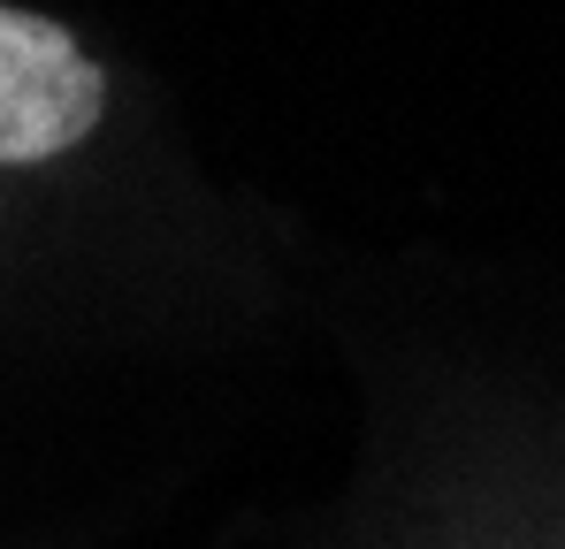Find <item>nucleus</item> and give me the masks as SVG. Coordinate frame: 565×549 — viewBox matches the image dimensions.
Returning a JSON list of instances; mask_svg holds the SVG:
<instances>
[{"instance_id": "obj_1", "label": "nucleus", "mask_w": 565, "mask_h": 549, "mask_svg": "<svg viewBox=\"0 0 565 549\" xmlns=\"http://www.w3.org/2000/svg\"><path fill=\"white\" fill-rule=\"evenodd\" d=\"M107 115V69L70 23L0 0V169L77 153Z\"/></svg>"}]
</instances>
